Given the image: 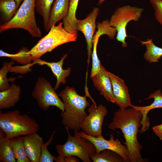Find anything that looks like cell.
<instances>
[{
	"instance_id": "4",
	"label": "cell",
	"mask_w": 162,
	"mask_h": 162,
	"mask_svg": "<svg viewBox=\"0 0 162 162\" xmlns=\"http://www.w3.org/2000/svg\"><path fill=\"white\" fill-rule=\"evenodd\" d=\"M65 128L68 133V140L64 144H57L55 146L58 154L55 161L63 162L65 157L72 156L78 158L84 162H91L90 156L96 152L94 144L89 140L81 137L78 131H74V135L72 136L68 128Z\"/></svg>"
},
{
	"instance_id": "13",
	"label": "cell",
	"mask_w": 162,
	"mask_h": 162,
	"mask_svg": "<svg viewBox=\"0 0 162 162\" xmlns=\"http://www.w3.org/2000/svg\"><path fill=\"white\" fill-rule=\"evenodd\" d=\"M97 31L93 37L92 41L93 50L92 54V67L90 78L98 73L101 68V64L98 58L97 53V46L99 38L101 36L106 34L108 37L111 36L112 33V30L109 24L106 22L97 23Z\"/></svg>"
},
{
	"instance_id": "25",
	"label": "cell",
	"mask_w": 162,
	"mask_h": 162,
	"mask_svg": "<svg viewBox=\"0 0 162 162\" xmlns=\"http://www.w3.org/2000/svg\"><path fill=\"white\" fill-rule=\"evenodd\" d=\"M90 158L93 162H124L123 158L112 151L105 149L99 152L92 154Z\"/></svg>"
},
{
	"instance_id": "28",
	"label": "cell",
	"mask_w": 162,
	"mask_h": 162,
	"mask_svg": "<svg viewBox=\"0 0 162 162\" xmlns=\"http://www.w3.org/2000/svg\"><path fill=\"white\" fill-rule=\"evenodd\" d=\"M14 63V61L9 62H4L3 63L2 66L0 70V91H4L9 88L10 86L9 82H14L16 79V78L12 77L9 79L7 78V74L10 72V68Z\"/></svg>"
},
{
	"instance_id": "14",
	"label": "cell",
	"mask_w": 162,
	"mask_h": 162,
	"mask_svg": "<svg viewBox=\"0 0 162 162\" xmlns=\"http://www.w3.org/2000/svg\"><path fill=\"white\" fill-rule=\"evenodd\" d=\"M106 70L101 64L99 72L91 78L94 87L100 91V94L104 96L106 100L115 103L111 83Z\"/></svg>"
},
{
	"instance_id": "15",
	"label": "cell",
	"mask_w": 162,
	"mask_h": 162,
	"mask_svg": "<svg viewBox=\"0 0 162 162\" xmlns=\"http://www.w3.org/2000/svg\"><path fill=\"white\" fill-rule=\"evenodd\" d=\"M153 98L154 101L150 105L144 106H138L132 105L131 107L140 111L142 115L141 128L139 130L140 134L146 131L149 128L150 122L148 113L151 110L156 108H162V92L158 90L151 93L146 100Z\"/></svg>"
},
{
	"instance_id": "22",
	"label": "cell",
	"mask_w": 162,
	"mask_h": 162,
	"mask_svg": "<svg viewBox=\"0 0 162 162\" xmlns=\"http://www.w3.org/2000/svg\"><path fill=\"white\" fill-rule=\"evenodd\" d=\"M79 0H70L68 12L67 16L63 20V26L68 32L78 36L76 28L77 19L76 13Z\"/></svg>"
},
{
	"instance_id": "24",
	"label": "cell",
	"mask_w": 162,
	"mask_h": 162,
	"mask_svg": "<svg viewBox=\"0 0 162 162\" xmlns=\"http://www.w3.org/2000/svg\"><path fill=\"white\" fill-rule=\"evenodd\" d=\"M0 57L9 58L11 60L23 65L30 64L33 61L30 50L26 47H22L17 53L14 54L8 53L0 50Z\"/></svg>"
},
{
	"instance_id": "18",
	"label": "cell",
	"mask_w": 162,
	"mask_h": 162,
	"mask_svg": "<svg viewBox=\"0 0 162 162\" xmlns=\"http://www.w3.org/2000/svg\"><path fill=\"white\" fill-rule=\"evenodd\" d=\"M21 93L20 87L14 83L7 89L0 91V110L14 106L20 99Z\"/></svg>"
},
{
	"instance_id": "34",
	"label": "cell",
	"mask_w": 162,
	"mask_h": 162,
	"mask_svg": "<svg viewBox=\"0 0 162 162\" xmlns=\"http://www.w3.org/2000/svg\"><path fill=\"white\" fill-rule=\"evenodd\" d=\"M105 0H99L98 4L100 5L102 4Z\"/></svg>"
},
{
	"instance_id": "16",
	"label": "cell",
	"mask_w": 162,
	"mask_h": 162,
	"mask_svg": "<svg viewBox=\"0 0 162 162\" xmlns=\"http://www.w3.org/2000/svg\"><path fill=\"white\" fill-rule=\"evenodd\" d=\"M23 137L26 152L30 162H39L41 147L44 143L43 138L37 132Z\"/></svg>"
},
{
	"instance_id": "30",
	"label": "cell",
	"mask_w": 162,
	"mask_h": 162,
	"mask_svg": "<svg viewBox=\"0 0 162 162\" xmlns=\"http://www.w3.org/2000/svg\"><path fill=\"white\" fill-rule=\"evenodd\" d=\"M154 11L156 20L162 26V0H149Z\"/></svg>"
},
{
	"instance_id": "19",
	"label": "cell",
	"mask_w": 162,
	"mask_h": 162,
	"mask_svg": "<svg viewBox=\"0 0 162 162\" xmlns=\"http://www.w3.org/2000/svg\"><path fill=\"white\" fill-rule=\"evenodd\" d=\"M70 0H55L52 6L46 32L68 14Z\"/></svg>"
},
{
	"instance_id": "26",
	"label": "cell",
	"mask_w": 162,
	"mask_h": 162,
	"mask_svg": "<svg viewBox=\"0 0 162 162\" xmlns=\"http://www.w3.org/2000/svg\"><path fill=\"white\" fill-rule=\"evenodd\" d=\"M55 0H35L36 12L43 18L44 28L47 31L50 11Z\"/></svg>"
},
{
	"instance_id": "10",
	"label": "cell",
	"mask_w": 162,
	"mask_h": 162,
	"mask_svg": "<svg viewBox=\"0 0 162 162\" xmlns=\"http://www.w3.org/2000/svg\"><path fill=\"white\" fill-rule=\"evenodd\" d=\"M79 135L91 142L95 146L96 152H99L105 149L116 152L124 159L125 162H129L128 151L126 146L123 145L118 139H114V136L111 134L109 140L105 139L102 135L98 137L88 135L83 131L79 132Z\"/></svg>"
},
{
	"instance_id": "7",
	"label": "cell",
	"mask_w": 162,
	"mask_h": 162,
	"mask_svg": "<svg viewBox=\"0 0 162 162\" xmlns=\"http://www.w3.org/2000/svg\"><path fill=\"white\" fill-rule=\"evenodd\" d=\"M143 9L129 5H124L116 8L111 16L109 23L117 31L116 40L122 43L123 47L128 45L125 41L128 36L126 27L130 21H138L141 16Z\"/></svg>"
},
{
	"instance_id": "3",
	"label": "cell",
	"mask_w": 162,
	"mask_h": 162,
	"mask_svg": "<svg viewBox=\"0 0 162 162\" xmlns=\"http://www.w3.org/2000/svg\"><path fill=\"white\" fill-rule=\"evenodd\" d=\"M39 127L35 120L26 114H21L18 110L0 112V129L7 138L37 132Z\"/></svg>"
},
{
	"instance_id": "6",
	"label": "cell",
	"mask_w": 162,
	"mask_h": 162,
	"mask_svg": "<svg viewBox=\"0 0 162 162\" xmlns=\"http://www.w3.org/2000/svg\"><path fill=\"white\" fill-rule=\"evenodd\" d=\"M77 37L65 29L63 22L52 26L48 33L30 50L33 61L40 58L46 53L51 52L60 45L76 41Z\"/></svg>"
},
{
	"instance_id": "21",
	"label": "cell",
	"mask_w": 162,
	"mask_h": 162,
	"mask_svg": "<svg viewBox=\"0 0 162 162\" xmlns=\"http://www.w3.org/2000/svg\"><path fill=\"white\" fill-rule=\"evenodd\" d=\"M0 162H16L10 139L6 137L4 133L0 130Z\"/></svg>"
},
{
	"instance_id": "9",
	"label": "cell",
	"mask_w": 162,
	"mask_h": 162,
	"mask_svg": "<svg viewBox=\"0 0 162 162\" xmlns=\"http://www.w3.org/2000/svg\"><path fill=\"white\" fill-rule=\"evenodd\" d=\"M89 113L84 118L81 126V129L86 134L94 137L102 135V126L108 111L102 104H92L88 107Z\"/></svg>"
},
{
	"instance_id": "32",
	"label": "cell",
	"mask_w": 162,
	"mask_h": 162,
	"mask_svg": "<svg viewBox=\"0 0 162 162\" xmlns=\"http://www.w3.org/2000/svg\"><path fill=\"white\" fill-rule=\"evenodd\" d=\"M154 134L162 141V124L155 125L152 128Z\"/></svg>"
},
{
	"instance_id": "33",
	"label": "cell",
	"mask_w": 162,
	"mask_h": 162,
	"mask_svg": "<svg viewBox=\"0 0 162 162\" xmlns=\"http://www.w3.org/2000/svg\"><path fill=\"white\" fill-rule=\"evenodd\" d=\"M79 160L74 156H69L65 157L63 162H78Z\"/></svg>"
},
{
	"instance_id": "20",
	"label": "cell",
	"mask_w": 162,
	"mask_h": 162,
	"mask_svg": "<svg viewBox=\"0 0 162 162\" xmlns=\"http://www.w3.org/2000/svg\"><path fill=\"white\" fill-rule=\"evenodd\" d=\"M24 0H0V22L10 21L15 16Z\"/></svg>"
},
{
	"instance_id": "23",
	"label": "cell",
	"mask_w": 162,
	"mask_h": 162,
	"mask_svg": "<svg viewBox=\"0 0 162 162\" xmlns=\"http://www.w3.org/2000/svg\"><path fill=\"white\" fill-rule=\"evenodd\" d=\"M140 41L146 49L143 56L145 59L150 63L158 62L162 57V48L155 45L152 39L148 38L146 41Z\"/></svg>"
},
{
	"instance_id": "8",
	"label": "cell",
	"mask_w": 162,
	"mask_h": 162,
	"mask_svg": "<svg viewBox=\"0 0 162 162\" xmlns=\"http://www.w3.org/2000/svg\"><path fill=\"white\" fill-rule=\"evenodd\" d=\"M55 90L49 81L40 77L35 83L32 96L44 111L47 110L51 106H54L64 111L63 104Z\"/></svg>"
},
{
	"instance_id": "1",
	"label": "cell",
	"mask_w": 162,
	"mask_h": 162,
	"mask_svg": "<svg viewBox=\"0 0 162 162\" xmlns=\"http://www.w3.org/2000/svg\"><path fill=\"white\" fill-rule=\"evenodd\" d=\"M142 118L141 112L132 107L120 108L114 113L112 121L108 124L109 129H119L123 133L128 151L129 162L144 161L140 152L142 146L137 138Z\"/></svg>"
},
{
	"instance_id": "2",
	"label": "cell",
	"mask_w": 162,
	"mask_h": 162,
	"mask_svg": "<svg viewBox=\"0 0 162 162\" xmlns=\"http://www.w3.org/2000/svg\"><path fill=\"white\" fill-rule=\"evenodd\" d=\"M62 99L64 111H61L62 123L71 130L78 131L84 118L87 115L86 108L90 106L87 96L79 95L73 87L68 86L58 94Z\"/></svg>"
},
{
	"instance_id": "12",
	"label": "cell",
	"mask_w": 162,
	"mask_h": 162,
	"mask_svg": "<svg viewBox=\"0 0 162 162\" xmlns=\"http://www.w3.org/2000/svg\"><path fill=\"white\" fill-rule=\"evenodd\" d=\"M111 83L112 92L115 100V103L120 109L131 107L130 95L127 86L124 80L114 74L107 71Z\"/></svg>"
},
{
	"instance_id": "27",
	"label": "cell",
	"mask_w": 162,
	"mask_h": 162,
	"mask_svg": "<svg viewBox=\"0 0 162 162\" xmlns=\"http://www.w3.org/2000/svg\"><path fill=\"white\" fill-rule=\"evenodd\" d=\"M12 149L17 162H30L26 152L24 137L18 136L11 139Z\"/></svg>"
},
{
	"instance_id": "17",
	"label": "cell",
	"mask_w": 162,
	"mask_h": 162,
	"mask_svg": "<svg viewBox=\"0 0 162 162\" xmlns=\"http://www.w3.org/2000/svg\"><path fill=\"white\" fill-rule=\"evenodd\" d=\"M67 56L68 55L66 54L64 55L61 59L56 62H48L41 60L40 58L35 59L34 61L35 64L46 65L50 68L56 78V83L54 88L55 90L58 88L61 83L64 84L66 83V79L69 76L70 74L71 71L70 67L64 69L62 67L64 61Z\"/></svg>"
},
{
	"instance_id": "5",
	"label": "cell",
	"mask_w": 162,
	"mask_h": 162,
	"mask_svg": "<svg viewBox=\"0 0 162 162\" xmlns=\"http://www.w3.org/2000/svg\"><path fill=\"white\" fill-rule=\"evenodd\" d=\"M35 0H24L12 19L0 25V32L10 29L20 28L27 31L34 38L41 37V32L35 17Z\"/></svg>"
},
{
	"instance_id": "29",
	"label": "cell",
	"mask_w": 162,
	"mask_h": 162,
	"mask_svg": "<svg viewBox=\"0 0 162 162\" xmlns=\"http://www.w3.org/2000/svg\"><path fill=\"white\" fill-rule=\"evenodd\" d=\"M55 132V131H53L49 140L46 142L43 143L41 147L39 162H53L55 160L56 158L50 153L47 148L48 146L52 143Z\"/></svg>"
},
{
	"instance_id": "31",
	"label": "cell",
	"mask_w": 162,
	"mask_h": 162,
	"mask_svg": "<svg viewBox=\"0 0 162 162\" xmlns=\"http://www.w3.org/2000/svg\"><path fill=\"white\" fill-rule=\"evenodd\" d=\"M35 64L33 62L32 63L22 66H11L10 68L9 71L22 74H25L32 71L31 67Z\"/></svg>"
},
{
	"instance_id": "11",
	"label": "cell",
	"mask_w": 162,
	"mask_h": 162,
	"mask_svg": "<svg viewBox=\"0 0 162 162\" xmlns=\"http://www.w3.org/2000/svg\"><path fill=\"white\" fill-rule=\"evenodd\" d=\"M99 11L98 8H94L85 18L82 20L77 19L76 21V30L83 34L87 44L88 64L92 56L93 39L97 28L96 21Z\"/></svg>"
}]
</instances>
